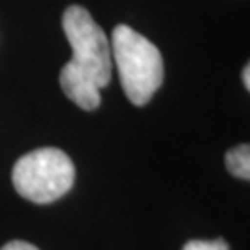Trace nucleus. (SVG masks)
<instances>
[{"instance_id":"nucleus-1","label":"nucleus","mask_w":250,"mask_h":250,"mask_svg":"<svg viewBox=\"0 0 250 250\" xmlns=\"http://www.w3.org/2000/svg\"><path fill=\"white\" fill-rule=\"evenodd\" d=\"M63 32L69 39L72 58L60 72L62 91L78 107L93 111L100 106V89L111 80L109 39L82 6L65 9Z\"/></svg>"},{"instance_id":"nucleus-2","label":"nucleus","mask_w":250,"mask_h":250,"mask_svg":"<svg viewBox=\"0 0 250 250\" xmlns=\"http://www.w3.org/2000/svg\"><path fill=\"white\" fill-rule=\"evenodd\" d=\"M109 45L128 100L134 106L148 104L161 87L165 72L158 46L126 24L115 26Z\"/></svg>"},{"instance_id":"nucleus-3","label":"nucleus","mask_w":250,"mask_h":250,"mask_svg":"<svg viewBox=\"0 0 250 250\" xmlns=\"http://www.w3.org/2000/svg\"><path fill=\"white\" fill-rule=\"evenodd\" d=\"M74 174V165L65 152L45 146L28 152L15 163L13 186L26 200L48 204L71 191Z\"/></svg>"},{"instance_id":"nucleus-4","label":"nucleus","mask_w":250,"mask_h":250,"mask_svg":"<svg viewBox=\"0 0 250 250\" xmlns=\"http://www.w3.org/2000/svg\"><path fill=\"white\" fill-rule=\"evenodd\" d=\"M226 169L241 180L250 178V148L249 145H237L226 152Z\"/></svg>"},{"instance_id":"nucleus-5","label":"nucleus","mask_w":250,"mask_h":250,"mask_svg":"<svg viewBox=\"0 0 250 250\" xmlns=\"http://www.w3.org/2000/svg\"><path fill=\"white\" fill-rule=\"evenodd\" d=\"M182 250H230L228 245L223 239H215V241H189Z\"/></svg>"},{"instance_id":"nucleus-6","label":"nucleus","mask_w":250,"mask_h":250,"mask_svg":"<svg viewBox=\"0 0 250 250\" xmlns=\"http://www.w3.org/2000/svg\"><path fill=\"white\" fill-rule=\"evenodd\" d=\"M0 250H39V249L26 241H9L8 245H4Z\"/></svg>"},{"instance_id":"nucleus-7","label":"nucleus","mask_w":250,"mask_h":250,"mask_svg":"<svg viewBox=\"0 0 250 250\" xmlns=\"http://www.w3.org/2000/svg\"><path fill=\"white\" fill-rule=\"evenodd\" d=\"M243 82H245V87L250 89V67L249 65H245V69H243Z\"/></svg>"}]
</instances>
